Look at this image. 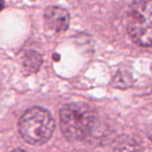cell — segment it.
<instances>
[{
  "label": "cell",
  "instance_id": "6da1fadb",
  "mask_svg": "<svg viewBox=\"0 0 152 152\" xmlns=\"http://www.w3.org/2000/svg\"><path fill=\"white\" fill-rule=\"evenodd\" d=\"M95 114L85 104H69L60 110V128L69 141H81L91 134Z\"/></svg>",
  "mask_w": 152,
  "mask_h": 152
},
{
  "label": "cell",
  "instance_id": "7a4b0ae2",
  "mask_svg": "<svg viewBox=\"0 0 152 152\" xmlns=\"http://www.w3.org/2000/svg\"><path fill=\"white\" fill-rule=\"evenodd\" d=\"M55 121L48 110L33 107L22 115L19 132L23 140L31 145H42L54 134Z\"/></svg>",
  "mask_w": 152,
  "mask_h": 152
},
{
  "label": "cell",
  "instance_id": "3957f363",
  "mask_svg": "<svg viewBox=\"0 0 152 152\" xmlns=\"http://www.w3.org/2000/svg\"><path fill=\"white\" fill-rule=\"evenodd\" d=\"M126 25L134 44L152 47V0H134L128 8Z\"/></svg>",
  "mask_w": 152,
  "mask_h": 152
},
{
  "label": "cell",
  "instance_id": "277c9868",
  "mask_svg": "<svg viewBox=\"0 0 152 152\" xmlns=\"http://www.w3.org/2000/svg\"><path fill=\"white\" fill-rule=\"evenodd\" d=\"M45 23L54 32H63L69 25V14L60 6H49L45 12Z\"/></svg>",
  "mask_w": 152,
  "mask_h": 152
},
{
  "label": "cell",
  "instance_id": "5b68a950",
  "mask_svg": "<svg viewBox=\"0 0 152 152\" xmlns=\"http://www.w3.org/2000/svg\"><path fill=\"white\" fill-rule=\"evenodd\" d=\"M142 145L137 139L125 138L118 142L113 152H142Z\"/></svg>",
  "mask_w": 152,
  "mask_h": 152
},
{
  "label": "cell",
  "instance_id": "8992f818",
  "mask_svg": "<svg viewBox=\"0 0 152 152\" xmlns=\"http://www.w3.org/2000/svg\"><path fill=\"white\" fill-rule=\"evenodd\" d=\"M148 134H149V138L152 140V120H151L150 124H149V126H148Z\"/></svg>",
  "mask_w": 152,
  "mask_h": 152
},
{
  "label": "cell",
  "instance_id": "52a82bcc",
  "mask_svg": "<svg viewBox=\"0 0 152 152\" xmlns=\"http://www.w3.org/2000/svg\"><path fill=\"white\" fill-rule=\"evenodd\" d=\"M4 5H5V4H4L3 0H0V12H1V10L4 8Z\"/></svg>",
  "mask_w": 152,
  "mask_h": 152
},
{
  "label": "cell",
  "instance_id": "ba28073f",
  "mask_svg": "<svg viewBox=\"0 0 152 152\" xmlns=\"http://www.w3.org/2000/svg\"><path fill=\"white\" fill-rule=\"evenodd\" d=\"M12 152H26V151L23 150V149H21V148H17V149H15V150H12Z\"/></svg>",
  "mask_w": 152,
  "mask_h": 152
}]
</instances>
